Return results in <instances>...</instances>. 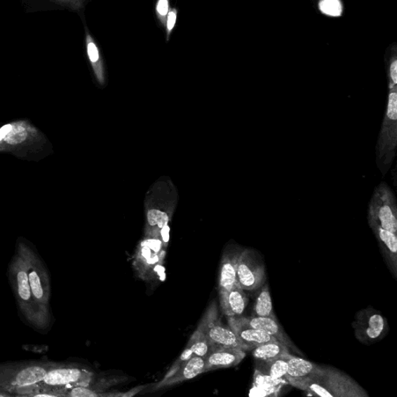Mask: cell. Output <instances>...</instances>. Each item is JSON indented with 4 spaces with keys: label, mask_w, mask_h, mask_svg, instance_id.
<instances>
[{
    "label": "cell",
    "mask_w": 397,
    "mask_h": 397,
    "mask_svg": "<svg viewBox=\"0 0 397 397\" xmlns=\"http://www.w3.org/2000/svg\"><path fill=\"white\" fill-rule=\"evenodd\" d=\"M53 362H17L0 364V391L21 395L23 389L39 384L54 366Z\"/></svg>",
    "instance_id": "7a4b0ae2"
},
{
    "label": "cell",
    "mask_w": 397,
    "mask_h": 397,
    "mask_svg": "<svg viewBox=\"0 0 397 397\" xmlns=\"http://www.w3.org/2000/svg\"><path fill=\"white\" fill-rule=\"evenodd\" d=\"M88 55H89L90 60L93 64L97 63L99 61L100 55L99 51L97 46L95 45L94 42L91 39L88 38Z\"/></svg>",
    "instance_id": "4dcf8cb0"
},
{
    "label": "cell",
    "mask_w": 397,
    "mask_h": 397,
    "mask_svg": "<svg viewBox=\"0 0 397 397\" xmlns=\"http://www.w3.org/2000/svg\"><path fill=\"white\" fill-rule=\"evenodd\" d=\"M368 219L382 229L397 233V205L394 193L386 182L375 189L368 210Z\"/></svg>",
    "instance_id": "8992f818"
},
{
    "label": "cell",
    "mask_w": 397,
    "mask_h": 397,
    "mask_svg": "<svg viewBox=\"0 0 397 397\" xmlns=\"http://www.w3.org/2000/svg\"><path fill=\"white\" fill-rule=\"evenodd\" d=\"M176 18H177V12L175 10H172L168 13V20H167V29L168 33H170L175 27Z\"/></svg>",
    "instance_id": "836d02e7"
},
{
    "label": "cell",
    "mask_w": 397,
    "mask_h": 397,
    "mask_svg": "<svg viewBox=\"0 0 397 397\" xmlns=\"http://www.w3.org/2000/svg\"><path fill=\"white\" fill-rule=\"evenodd\" d=\"M212 349L210 344L206 339L203 335L196 329V332L191 336L190 339L181 356L175 360L163 379L171 377L180 368L190 359L195 357H206Z\"/></svg>",
    "instance_id": "4fadbf2b"
},
{
    "label": "cell",
    "mask_w": 397,
    "mask_h": 397,
    "mask_svg": "<svg viewBox=\"0 0 397 397\" xmlns=\"http://www.w3.org/2000/svg\"><path fill=\"white\" fill-rule=\"evenodd\" d=\"M244 248L237 245H231L225 249L220 268V295L230 291L237 283L238 262Z\"/></svg>",
    "instance_id": "8fae6325"
},
{
    "label": "cell",
    "mask_w": 397,
    "mask_h": 397,
    "mask_svg": "<svg viewBox=\"0 0 397 397\" xmlns=\"http://www.w3.org/2000/svg\"><path fill=\"white\" fill-rule=\"evenodd\" d=\"M148 386H138L133 389H130L128 392L124 393H100V397H134L139 393L144 391Z\"/></svg>",
    "instance_id": "83f0119b"
},
{
    "label": "cell",
    "mask_w": 397,
    "mask_h": 397,
    "mask_svg": "<svg viewBox=\"0 0 397 397\" xmlns=\"http://www.w3.org/2000/svg\"><path fill=\"white\" fill-rule=\"evenodd\" d=\"M291 356L290 353V354L282 356L269 362L257 361L258 363H256L255 370L260 371L271 379L285 380Z\"/></svg>",
    "instance_id": "44dd1931"
},
{
    "label": "cell",
    "mask_w": 397,
    "mask_h": 397,
    "mask_svg": "<svg viewBox=\"0 0 397 397\" xmlns=\"http://www.w3.org/2000/svg\"><path fill=\"white\" fill-rule=\"evenodd\" d=\"M266 281V266L261 254L253 248H244L238 262L237 283L245 292H255Z\"/></svg>",
    "instance_id": "52a82bcc"
},
{
    "label": "cell",
    "mask_w": 397,
    "mask_h": 397,
    "mask_svg": "<svg viewBox=\"0 0 397 397\" xmlns=\"http://www.w3.org/2000/svg\"><path fill=\"white\" fill-rule=\"evenodd\" d=\"M25 257L29 283H30L33 297L41 311L51 319L49 311L50 281L45 268L39 257L26 245H20Z\"/></svg>",
    "instance_id": "ba28073f"
},
{
    "label": "cell",
    "mask_w": 397,
    "mask_h": 397,
    "mask_svg": "<svg viewBox=\"0 0 397 397\" xmlns=\"http://www.w3.org/2000/svg\"><path fill=\"white\" fill-rule=\"evenodd\" d=\"M0 397H15V395L0 391Z\"/></svg>",
    "instance_id": "d590c367"
},
{
    "label": "cell",
    "mask_w": 397,
    "mask_h": 397,
    "mask_svg": "<svg viewBox=\"0 0 397 397\" xmlns=\"http://www.w3.org/2000/svg\"><path fill=\"white\" fill-rule=\"evenodd\" d=\"M368 224L378 241V246L382 258L392 276L397 279V235L389 232L368 219Z\"/></svg>",
    "instance_id": "7c38bea8"
},
{
    "label": "cell",
    "mask_w": 397,
    "mask_h": 397,
    "mask_svg": "<svg viewBox=\"0 0 397 397\" xmlns=\"http://www.w3.org/2000/svg\"><path fill=\"white\" fill-rule=\"evenodd\" d=\"M169 232H170V227H169V225H166L163 227V229H161L159 231L156 236H154L159 238L161 241V242H163V244L166 248L168 245Z\"/></svg>",
    "instance_id": "d6a6232c"
},
{
    "label": "cell",
    "mask_w": 397,
    "mask_h": 397,
    "mask_svg": "<svg viewBox=\"0 0 397 397\" xmlns=\"http://www.w3.org/2000/svg\"><path fill=\"white\" fill-rule=\"evenodd\" d=\"M220 306L224 314L229 318H238L244 314L248 304L245 292L236 283L233 288L220 295Z\"/></svg>",
    "instance_id": "ac0fdd59"
},
{
    "label": "cell",
    "mask_w": 397,
    "mask_h": 397,
    "mask_svg": "<svg viewBox=\"0 0 397 397\" xmlns=\"http://www.w3.org/2000/svg\"><path fill=\"white\" fill-rule=\"evenodd\" d=\"M65 397H100V393L90 386H76L68 389Z\"/></svg>",
    "instance_id": "4316f807"
},
{
    "label": "cell",
    "mask_w": 397,
    "mask_h": 397,
    "mask_svg": "<svg viewBox=\"0 0 397 397\" xmlns=\"http://www.w3.org/2000/svg\"><path fill=\"white\" fill-rule=\"evenodd\" d=\"M314 378L322 382L334 397H370L354 379L333 367L318 365Z\"/></svg>",
    "instance_id": "30bf717a"
},
{
    "label": "cell",
    "mask_w": 397,
    "mask_h": 397,
    "mask_svg": "<svg viewBox=\"0 0 397 397\" xmlns=\"http://www.w3.org/2000/svg\"><path fill=\"white\" fill-rule=\"evenodd\" d=\"M205 363L206 357H195L190 359L171 377L159 382L154 386L152 391H156L159 389L178 384L180 382L196 377L198 375L204 372Z\"/></svg>",
    "instance_id": "e0dca14e"
},
{
    "label": "cell",
    "mask_w": 397,
    "mask_h": 397,
    "mask_svg": "<svg viewBox=\"0 0 397 397\" xmlns=\"http://www.w3.org/2000/svg\"><path fill=\"white\" fill-rule=\"evenodd\" d=\"M322 13L330 17H339L342 13V4L339 0H323L319 3Z\"/></svg>",
    "instance_id": "d4e9b609"
},
{
    "label": "cell",
    "mask_w": 397,
    "mask_h": 397,
    "mask_svg": "<svg viewBox=\"0 0 397 397\" xmlns=\"http://www.w3.org/2000/svg\"><path fill=\"white\" fill-rule=\"evenodd\" d=\"M245 356V351L241 349H212L206 356L204 372L236 366Z\"/></svg>",
    "instance_id": "9a60e30c"
},
{
    "label": "cell",
    "mask_w": 397,
    "mask_h": 397,
    "mask_svg": "<svg viewBox=\"0 0 397 397\" xmlns=\"http://www.w3.org/2000/svg\"><path fill=\"white\" fill-rule=\"evenodd\" d=\"M318 370V365L292 355L288 363V370L285 380L288 384V382L292 380L313 378L317 374Z\"/></svg>",
    "instance_id": "ffe728a7"
},
{
    "label": "cell",
    "mask_w": 397,
    "mask_h": 397,
    "mask_svg": "<svg viewBox=\"0 0 397 397\" xmlns=\"http://www.w3.org/2000/svg\"><path fill=\"white\" fill-rule=\"evenodd\" d=\"M229 327L231 328L238 339L248 350H252L260 345L277 341L271 337L258 329L246 325L240 318H229Z\"/></svg>",
    "instance_id": "5bb4252c"
},
{
    "label": "cell",
    "mask_w": 397,
    "mask_h": 397,
    "mask_svg": "<svg viewBox=\"0 0 397 397\" xmlns=\"http://www.w3.org/2000/svg\"><path fill=\"white\" fill-rule=\"evenodd\" d=\"M352 328L357 340L367 345L381 341L389 330L387 319L372 307L356 313Z\"/></svg>",
    "instance_id": "9c48e42d"
},
{
    "label": "cell",
    "mask_w": 397,
    "mask_h": 397,
    "mask_svg": "<svg viewBox=\"0 0 397 397\" xmlns=\"http://www.w3.org/2000/svg\"><path fill=\"white\" fill-rule=\"evenodd\" d=\"M13 130V126L11 124L4 125V127L0 128V141H2L7 135L11 134Z\"/></svg>",
    "instance_id": "e575fe53"
},
{
    "label": "cell",
    "mask_w": 397,
    "mask_h": 397,
    "mask_svg": "<svg viewBox=\"0 0 397 397\" xmlns=\"http://www.w3.org/2000/svg\"><path fill=\"white\" fill-rule=\"evenodd\" d=\"M281 386H255L250 392L251 397H278L281 391Z\"/></svg>",
    "instance_id": "484cf974"
},
{
    "label": "cell",
    "mask_w": 397,
    "mask_h": 397,
    "mask_svg": "<svg viewBox=\"0 0 397 397\" xmlns=\"http://www.w3.org/2000/svg\"><path fill=\"white\" fill-rule=\"evenodd\" d=\"M253 306L254 317L275 318L273 302L269 292L268 283H264L258 290Z\"/></svg>",
    "instance_id": "603a6c76"
},
{
    "label": "cell",
    "mask_w": 397,
    "mask_h": 397,
    "mask_svg": "<svg viewBox=\"0 0 397 397\" xmlns=\"http://www.w3.org/2000/svg\"><path fill=\"white\" fill-rule=\"evenodd\" d=\"M197 329L203 335L212 349H236L248 351L231 328L220 320L217 308L213 304L206 312Z\"/></svg>",
    "instance_id": "5b68a950"
},
{
    "label": "cell",
    "mask_w": 397,
    "mask_h": 397,
    "mask_svg": "<svg viewBox=\"0 0 397 397\" xmlns=\"http://www.w3.org/2000/svg\"><path fill=\"white\" fill-rule=\"evenodd\" d=\"M240 319L250 327L262 330V332L274 337L286 348L293 351H299L290 339L284 330L279 325L276 318H261V317H239Z\"/></svg>",
    "instance_id": "2e32d148"
},
{
    "label": "cell",
    "mask_w": 397,
    "mask_h": 397,
    "mask_svg": "<svg viewBox=\"0 0 397 397\" xmlns=\"http://www.w3.org/2000/svg\"><path fill=\"white\" fill-rule=\"evenodd\" d=\"M253 356L260 362H269L278 357L290 354L289 349L278 341L260 345L253 349Z\"/></svg>",
    "instance_id": "7402d4cb"
},
{
    "label": "cell",
    "mask_w": 397,
    "mask_h": 397,
    "mask_svg": "<svg viewBox=\"0 0 397 397\" xmlns=\"http://www.w3.org/2000/svg\"><path fill=\"white\" fill-rule=\"evenodd\" d=\"M68 389L55 391H39L27 395H17L15 397H65Z\"/></svg>",
    "instance_id": "f1b7e54d"
},
{
    "label": "cell",
    "mask_w": 397,
    "mask_h": 397,
    "mask_svg": "<svg viewBox=\"0 0 397 397\" xmlns=\"http://www.w3.org/2000/svg\"><path fill=\"white\" fill-rule=\"evenodd\" d=\"M156 11L159 19L165 24L166 17L168 12V2L167 0H160L156 6Z\"/></svg>",
    "instance_id": "1f68e13d"
},
{
    "label": "cell",
    "mask_w": 397,
    "mask_h": 397,
    "mask_svg": "<svg viewBox=\"0 0 397 397\" xmlns=\"http://www.w3.org/2000/svg\"><path fill=\"white\" fill-rule=\"evenodd\" d=\"M178 193L170 182H159L145 198V236L154 237L171 222Z\"/></svg>",
    "instance_id": "6da1fadb"
},
{
    "label": "cell",
    "mask_w": 397,
    "mask_h": 397,
    "mask_svg": "<svg viewBox=\"0 0 397 397\" xmlns=\"http://www.w3.org/2000/svg\"><path fill=\"white\" fill-rule=\"evenodd\" d=\"M11 271L14 292L16 293L20 310L36 328H46L51 319L43 314L33 297L29 283L25 257L20 247Z\"/></svg>",
    "instance_id": "3957f363"
},
{
    "label": "cell",
    "mask_w": 397,
    "mask_h": 397,
    "mask_svg": "<svg viewBox=\"0 0 397 397\" xmlns=\"http://www.w3.org/2000/svg\"><path fill=\"white\" fill-rule=\"evenodd\" d=\"M288 384L314 397H334L318 379L314 377L288 382Z\"/></svg>",
    "instance_id": "cb8c5ba5"
},
{
    "label": "cell",
    "mask_w": 397,
    "mask_h": 397,
    "mask_svg": "<svg viewBox=\"0 0 397 397\" xmlns=\"http://www.w3.org/2000/svg\"><path fill=\"white\" fill-rule=\"evenodd\" d=\"M166 253H156L142 243H140L133 262L140 277L144 278L159 264L163 263Z\"/></svg>",
    "instance_id": "d6986e66"
},
{
    "label": "cell",
    "mask_w": 397,
    "mask_h": 397,
    "mask_svg": "<svg viewBox=\"0 0 397 397\" xmlns=\"http://www.w3.org/2000/svg\"><path fill=\"white\" fill-rule=\"evenodd\" d=\"M93 373L83 368L56 363L39 384L23 389L21 395L39 391H55L76 386H90Z\"/></svg>",
    "instance_id": "277c9868"
},
{
    "label": "cell",
    "mask_w": 397,
    "mask_h": 397,
    "mask_svg": "<svg viewBox=\"0 0 397 397\" xmlns=\"http://www.w3.org/2000/svg\"><path fill=\"white\" fill-rule=\"evenodd\" d=\"M389 75L391 78V88L395 87L397 84V60L396 55L391 57L389 65Z\"/></svg>",
    "instance_id": "f546056e"
}]
</instances>
